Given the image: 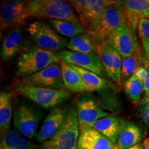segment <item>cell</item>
<instances>
[{"instance_id":"836d02e7","label":"cell","mask_w":149,"mask_h":149,"mask_svg":"<svg viewBox=\"0 0 149 149\" xmlns=\"http://www.w3.org/2000/svg\"><path fill=\"white\" fill-rule=\"evenodd\" d=\"M143 48H144L145 56H146V57H145V58H146V61L149 63V45L143 46Z\"/></svg>"},{"instance_id":"44dd1931","label":"cell","mask_w":149,"mask_h":149,"mask_svg":"<svg viewBox=\"0 0 149 149\" xmlns=\"http://www.w3.org/2000/svg\"><path fill=\"white\" fill-rule=\"evenodd\" d=\"M0 149H40V145L29 140L19 133L9 130L1 136Z\"/></svg>"},{"instance_id":"6da1fadb","label":"cell","mask_w":149,"mask_h":149,"mask_svg":"<svg viewBox=\"0 0 149 149\" xmlns=\"http://www.w3.org/2000/svg\"><path fill=\"white\" fill-rule=\"evenodd\" d=\"M30 18L79 22L72 5L64 0H31L27 2Z\"/></svg>"},{"instance_id":"603a6c76","label":"cell","mask_w":149,"mask_h":149,"mask_svg":"<svg viewBox=\"0 0 149 149\" xmlns=\"http://www.w3.org/2000/svg\"><path fill=\"white\" fill-rule=\"evenodd\" d=\"M13 95L10 92L0 93V131L1 136L10 130L13 117Z\"/></svg>"},{"instance_id":"d4e9b609","label":"cell","mask_w":149,"mask_h":149,"mask_svg":"<svg viewBox=\"0 0 149 149\" xmlns=\"http://www.w3.org/2000/svg\"><path fill=\"white\" fill-rule=\"evenodd\" d=\"M49 22L56 32L64 37H70L72 39L87 33L86 28L79 22H72L51 19Z\"/></svg>"},{"instance_id":"5bb4252c","label":"cell","mask_w":149,"mask_h":149,"mask_svg":"<svg viewBox=\"0 0 149 149\" xmlns=\"http://www.w3.org/2000/svg\"><path fill=\"white\" fill-rule=\"evenodd\" d=\"M66 114L67 105L51 110L44 118L42 125L35 137V140L42 144L53 138L64 124Z\"/></svg>"},{"instance_id":"d6a6232c","label":"cell","mask_w":149,"mask_h":149,"mask_svg":"<svg viewBox=\"0 0 149 149\" xmlns=\"http://www.w3.org/2000/svg\"><path fill=\"white\" fill-rule=\"evenodd\" d=\"M147 74H148V70H147L146 68L144 65H141L136 70L133 75H135L137 79L140 80V81L144 82V81L146 79Z\"/></svg>"},{"instance_id":"d6986e66","label":"cell","mask_w":149,"mask_h":149,"mask_svg":"<svg viewBox=\"0 0 149 149\" xmlns=\"http://www.w3.org/2000/svg\"><path fill=\"white\" fill-rule=\"evenodd\" d=\"M116 1H106V0H91L89 4L86 7L84 10L77 14L79 22L86 28L87 31L100 17L103 11L108 6L113 4Z\"/></svg>"},{"instance_id":"ffe728a7","label":"cell","mask_w":149,"mask_h":149,"mask_svg":"<svg viewBox=\"0 0 149 149\" xmlns=\"http://www.w3.org/2000/svg\"><path fill=\"white\" fill-rule=\"evenodd\" d=\"M59 64L62 72L63 81L66 91L70 93L91 92L78 72L74 70L69 64L62 61H60Z\"/></svg>"},{"instance_id":"1f68e13d","label":"cell","mask_w":149,"mask_h":149,"mask_svg":"<svg viewBox=\"0 0 149 149\" xmlns=\"http://www.w3.org/2000/svg\"><path fill=\"white\" fill-rule=\"evenodd\" d=\"M139 115L144 124L149 128V103L141 104L139 110Z\"/></svg>"},{"instance_id":"3957f363","label":"cell","mask_w":149,"mask_h":149,"mask_svg":"<svg viewBox=\"0 0 149 149\" xmlns=\"http://www.w3.org/2000/svg\"><path fill=\"white\" fill-rule=\"evenodd\" d=\"M14 91L19 95L31 100L44 109L53 110L69 100L71 93L66 90L41 88L23 84L19 81L15 83Z\"/></svg>"},{"instance_id":"4fadbf2b","label":"cell","mask_w":149,"mask_h":149,"mask_svg":"<svg viewBox=\"0 0 149 149\" xmlns=\"http://www.w3.org/2000/svg\"><path fill=\"white\" fill-rule=\"evenodd\" d=\"M78 122L81 126H91L100 119L110 115L104 111L94 98L91 96L84 95L79 97L76 102Z\"/></svg>"},{"instance_id":"e0dca14e","label":"cell","mask_w":149,"mask_h":149,"mask_svg":"<svg viewBox=\"0 0 149 149\" xmlns=\"http://www.w3.org/2000/svg\"><path fill=\"white\" fill-rule=\"evenodd\" d=\"M126 21L136 31L139 21L149 18V0L123 1Z\"/></svg>"},{"instance_id":"2e32d148","label":"cell","mask_w":149,"mask_h":149,"mask_svg":"<svg viewBox=\"0 0 149 149\" xmlns=\"http://www.w3.org/2000/svg\"><path fill=\"white\" fill-rule=\"evenodd\" d=\"M25 37L21 26L11 29L5 37L1 48V57L8 61L16 57L25 47Z\"/></svg>"},{"instance_id":"d590c367","label":"cell","mask_w":149,"mask_h":149,"mask_svg":"<svg viewBox=\"0 0 149 149\" xmlns=\"http://www.w3.org/2000/svg\"><path fill=\"white\" fill-rule=\"evenodd\" d=\"M143 146H144V149H149V137L144 139L143 142Z\"/></svg>"},{"instance_id":"484cf974","label":"cell","mask_w":149,"mask_h":149,"mask_svg":"<svg viewBox=\"0 0 149 149\" xmlns=\"http://www.w3.org/2000/svg\"><path fill=\"white\" fill-rule=\"evenodd\" d=\"M70 65L74 70L78 72L84 82L88 87L91 92L102 90L107 87L108 81L105 78L100 77V75L90 70L84 69L74 65Z\"/></svg>"},{"instance_id":"8992f818","label":"cell","mask_w":149,"mask_h":149,"mask_svg":"<svg viewBox=\"0 0 149 149\" xmlns=\"http://www.w3.org/2000/svg\"><path fill=\"white\" fill-rule=\"evenodd\" d=\"M124 22H126V17L123 1H117L103 11L87 33L96 40H104Z\"/></svg>"},{"instance_id":"4dcf8cb0","label":"cell","mask_w":149,"mask_h":149,"mask_svg":"<svg viewBox=\"0 0 149 149\" xmlns=\"http://www.w3.org/2000/svg\"><path fill=\"white\" fill-rule=\"evenodd\" d=\"M90 1L91 0H73V1H69V2L77 15L84 10L86 7L89 4Z\"/></svg>"},{"instance_id":"8fae6325","label":"cell","mask_w":149,"mask_h":149,"mask_svg":"<svg viewBox=\"0 0 149 149\" xmlns=\"http://www.w3.org/2000/svg\"><path fill=\"white\" fill-rule=\"evenodd\" d=\"M59 62L50 65L49 66L31 75L22 77L20 81L23 84L32 86L66 90Z\"/></svg>"},{"instance_id":"7a4b0ae2","label":"cell","mask_w":149,"mask_h":149,"mask_svg":"<svg viewBox=\"0 0 149 149\" xmlns=\"http://www.w3.org/2000/svg\"><path fill=\"white\" fill-rule=\"evenodd\" d=\"M79 125L76 106L67 105V114L64 124L53 138L42 143L40 149H78Z\"/></svg>"},{"instance_id":"4316f807","label":"cell","mask_w":149,"mask_h":149,"mask_svg":"<svg viewBox=\"0 0 149 149\" xmlns=\"http://www.w3.org/2000/svg\"><path fill=\"white\" fill-rule=\"evenodd\" d=\"M142 55L141 51L137 53L135 55L127 57H122V80L124 83L128 79L133 76L136 70L143 64Z\"/></svg>"},{"instance_id":"e575fe53","label":"cell","mask_w":149,"mask_h":149,"mask_svg":"<svg viewBox=\"0 0 149 149\" xmlns=\"http://www.w3.org/2000/svg\"><path fill=\"white\" fill-rule=\"evenodd\" d=\"M127 149H144V146H143V144L141 143H139V144L135 145V146L130 147Z\"/></svg>"},{"instance_id":"5b68a950","label":"cell","mask_w":149,"mask_h":149,"mask_svg":"<svg viewBox=\"0 0 149 149\" xmlns=\"http://www.w3.org/2000/svg\"><path fill=\"white\" fill-rule=\"evenodd\" d=\"M43 112L33 104L18 101L13 108V124L16 130L28 139H35Z\"/></svg>"},{"instance_id":"f1b7e54d","label":"cell","mask_w":149,"mask_h":149,"mask_svg":"<svg viewBox=\"0 0 149 149\" xmlns=\"http://www.w3.org/2000/svg\"><path fill=\"white\" fill-rule=\"evenodd\" d=\"M137 32L142 45H149V18L142 19L139 21Z\"/></svg>"},{"instance_id":"30bf717a","label":"cell","mask_w":149,"mask_h":149,"mask_svg":"<svg viewBox=\"0 0 149 149\" xmlns=\"http://www.w3.org/2000/svg\"><path fill=\"white\" fill-rule=\"evenodd\" d=\"M28 1L8 0L1 3L0 26L1 31L22 26L30 19L27 10Z\"/></svg>"},{"instance_id":"7c38bea8","label":"cell","mask_w":149,"mask_h":149,"mask_svg":"<svg viewBox=\"0 0 149 149\" xmlns=\"http://www.w3.org/2000/svg\"><path fill=\"white\" fill-rule=\"evenodd\" d=\"M60 61L95 72L107 79V74L96 53H82L63 50L57 53Z\"/></svg>"},{"instance_id":"ba28073f","label":"cell","mask_w":149,"mask_h":149,"mask_svg":"<svg viewBox=\"0 0 149 149\" xmlns=\"http://www.w3.org/2000/svg\"><path fill=\"white\" fill-rule=\"evenodd\" d=\"M95 40L97 44V55L103 65L107 75L114 82L121 86L122 80V57L113 47L109 40Z\"/></svg>"},{"instance_id":"ac0fdd59","label":"cell","mask_w":149,"mask_h":149,"mask_svg":"<svg viewBox=\"0 0 149 149\" xmlns=\"http://www.w3.org/2000/svg\"><path fill=\"white\" fill-rule=\"evenodd\" d=\"M126 123L127 122L124 119L109 115L95 122L92 127L116 144L117 138Z\"/></svg>"},{"instance_id":"9a60e30c","label":"cell","mask_w":149,"mask_h":149,"mask_svg":"<svg viewBox=\"0 0 149 149\" xmlns=\"http://www.w3.org/2000/svg\"><path fill=\"white\" fill-rule=\"evenodd\" d=\"M78 149H120L115 143L91 126L79 127Z\"/></svg>"},{"instance_id":"7402d4cb","label":"cell","mask_w":149,"mask_h":149,"mask_svg":"<svg viewBox=\"0 0 149 149\" xmlns=\"http://www.w3.org/2000/svg\"><path fill=\"white\" fill-rule=\"evenodd\" d=\"M142 137L140 127L135 123L127 122L117 138L116 144L120 149H127L140 143Z\"/></svg>"},{"instance_id":"52a82bcc","label":"cell","mask_w":149,"mask_h":149,"mask_svg":"<svg viewBox=\"0 0 149 149\" xmlns=\"http://www.w3.org/2000/svg\"><path fill=\"white\" fill-rule=\"evenodd\" d=\"M28 33L37 46L45 51L58 53L66 48L69 40L61 36L45 22L34 21L30 24Z\"/></svg>"},{"instance_id":"cb8c5ba5","label":"cell","mask_w":149,"mask_h":149,"mask_svg":"<svg viewBox=\"0 0 149 149\" xmlns=\"http://www.w3.org/2000/svg\"><path fill=\"white\" fill-rule=\"evenodd\" d=\"M66 48L77 53H96L97 44L94 37L88 33L70 39Z\"/></svg>"},{"instance_id":"277c9868","label":"cell","mask_w":149,"mask_h":149,"mask_svg":"<svg viewBox=\"0 0 149 149\" xmlns=\"http://www.w3.org/2000/svg\"><path fill=\"white\" fill-rule=\"evenodd\" d=\"M57 53L35 46L24 52L17 61V74L24 77L40 71L50 65L59 63Z\"/></svg>"},{"instance_id":"9c48e42d","label":"cell","mask_w":149,"mask_h":149,"mask_svg":"<svg viewBox=\"0 0 149 149\" xmlns=\"http://www.w3.org/2000/svg\"><path fill=\"white\" fill-rule=\"evenodd\" d=\"M135 31L126 21L108 37L110 43L122 57H130L141 51Z\"/></svg>"},{"instance_id":"83f0119b","label":"cell","mask_w":149,"mask_h":149,"mask_svg":"<svg viewBox=\"0 0 149 149\" xmlns=\"http://www.w3.org/2000/svg\"><path fill=\"white\" fill-rule=\"evenodd\" d=\"M124 90L128 97L134 103L141 101L142 93H144V84L135 75L131 76L124 83Z\"/></svg>"},{"instance_id":"f546056e","label":"cell","mask_w":149,"mask_h":149,"mask_svg":"<svg viewBox=\"0 0 149 149\" xmlns=\"http://www.w3.org/2000/svg\"><path fill=\"white\" fill-rule=\"evenodd\" d=\"M143 65L146 67L148 70V74L146 79L144 81V97L141 99V104L149 103V63L146 61V59L143 60Z\"/></svg>"}]
</instances>
